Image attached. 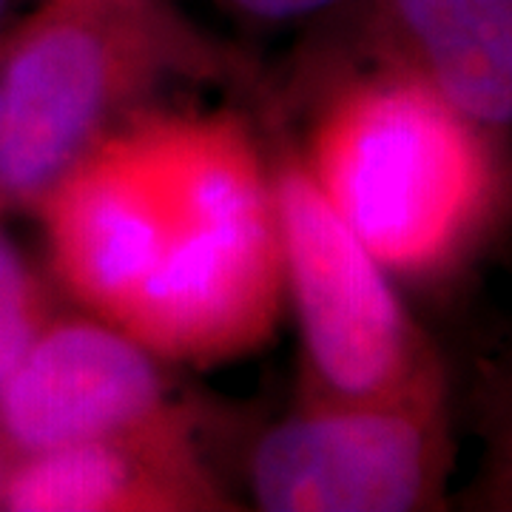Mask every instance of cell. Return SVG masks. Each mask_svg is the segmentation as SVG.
I'll list each match as a JSON object with an SVG mask.
<instances>
[{"mask_svg": "<svg viewBox=\"0 0 512 512\" xmlns=\"http://www.w3.org/2000/svg\"><path fill=\"white\" fill-rule=\"evenodd\" d=\"M171 427L154 353L109 322L46 325L0 382V439L18 456Z\"/></svg>", "mask_w": 512, "mask_h": 512, "instance_id": "6", "label": "cell"}, {"mask_svg": "<svg viewBox=\"0 0 512 512\" xmlns=\"http://www.w3.org/2000/svg\"><path fill=\"white\" fill-rule=\"evenodd\" d=\"M197 43L165 0H43L3 46L0 208H29Z\"/></svg>", "mask_w": 512, "mask_h": 512, "instance_id": "3", "label": "cell"}, {"mask_svg": "<svg viewBox=\"0 0 512 512\" xmlns=\"http://www.w3.org/2000/svg\"><path fill=\"white\" fill-rule=\"evenodd\" d=\"M3 447H6V444H3V439H0V478H3V470H6V458H3Z\"/></svg>", "mask_w": 512, "mask_h": 512, "instance_id": "11", "label": "cell"}, {"mask_svg": "<svg viewBox=\"0 0 512 512\" xmlns=\"http://www.w3.org/2000/svg\"><path fill=\"white\" fill-rule=\"evenodd\" d=\"M370 60L410 74L470 123L512 128V0H353Z\"/></svg>", "mask_w": 512, "mask_h": 512, "instance_id": "7", "label": "cell"}, {"mask_svg": "<svg viewBox=\"0 0 512 512\" xmlns=\"http://www.w3.org/2000/svg\"><path fill=\"white\" fill-rule=\"evenodd\" d=\"M450 464L444 384L382 402H325L256 441L248 484L268 512L433 507Z\"/></svg>", "mask_w": 512, "mask_h": 512, "instance_id": "5", "label": "cell"}, {"mask_svg": "<svg viewBox=\"0 0 512 512\" xmlns=\"http://www.w3.org/2000/svg\"><path fill=\"white\" fill-rule=\"evenodd\" d=\"M285 282L325 402H382L444 384L439 359L399 299L390 274L308 165L274 174Z\"/></svg>", "mask_w": 512, "mask_h": 512, "instance_id": "4", "label": "cell"}, {"mask_svg": "<svg viewBox=\"0 0 512 512\" xmlns=\"http://www.w3.org/2000/svg\"><path fill=\"white\" fill-rule=\"evenodd\" d=\"M217 3L242 20L282 26V23H302L328 12L348 9L353 0H217Z\"/></svg>", "mask_w": 512, "mask_h": 512, "instance_id": "10", "label": "cell"}, {"mask_svg": "<svg viewBox=\"0 0 512 512\" xmlns=\"http://www.w3.org/2000/svg\"><path fill=\"white\" fill-rule=\"evenodd\" d=\"M37 208L60 282L154 356L214 365L271 336L288 291L274 174L234 117L109 128Z\"/></svg>", "mask_w": 512, "mask_h": 512, "instance_id": "1", "label": "cell"}, {"mask_svg": "<svg viewBox=\"0 0 512 512\" xmlns=\"http://www.w3.org/2000/svg\"><path fill=\"white\" fill-rule=\"evenodd\" d=\"M214 501L180 427L18 456L0 478L15 512L188 510Z\"/></svg>", "mask_w": 512, "mask_h": 512, "instance_id": "8", "label": "cell"}, {"mask_svg": "<svg viewBox=\"0 0 512 512\" xmlns=\"http://www.w3.org/2000/svg\"><path fill=\"white\" fill-rule=\"evenodd\" d=\"M43 322V296L15 242L0 231V382L35 345Z\"/></svg>", "mask_w": 512, "mask_h": 512, "instance_id": "9", "label": "cell"}, {"mask_svg": "<svg viewBox=\"0 0 512 512\" xmlns=\"http://www.w3.org/2000/svg\"><path fill=\"white\" fill-rule=\"evenodd\" d=\"M305 165L387 274L410 279L476 251L510 183L498 134L384 63L330 97Z\"/></svg>", "mask_w": 512, "mask_h": 512, "instance_id": "2", "label": "cell"}, {"mask_svg": "<svg viewBox=\"0 0 512 512\" xmlns=\"http://www.w3.org/2000/svg\"><path fill=\"white\" fill-rule=\"evenodd\" d=\"M9 3H12V0H0V20L6 18V12H9Z\"/></svg>", "mask_w": 512, "mask_h": 512, "instance_id": "12", "label": "cell"}]
</instances>
